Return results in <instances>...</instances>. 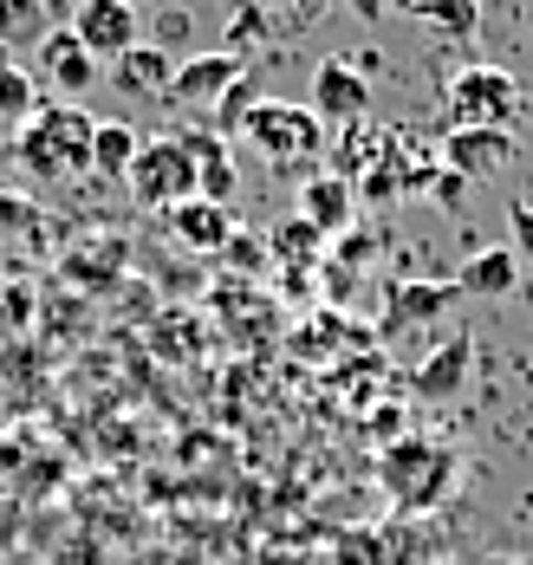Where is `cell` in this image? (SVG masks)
Instances as JSON below:
<instances>
[{"label":"cell","mask_w":533,"mask_h":565,"mask_svg":"<svg viewBox=\"0 0 533 565\" xmlns=\"http://www.w3.org/2000/svg\"><path fill=\"white\" fill-rule=\"evenodd\" d=\"M137 150H143V137L124 124V117H98V130H92V175H130L137 163Z\"/></svg>","instance_id":"19"},{"label":"cell","mask_w":533,"mask_h":565,"mask_svg":"<svg viewBox=\"0 0 533 565\" xmlns=\"http://www.w3.org/2000/svg\"><path fill=\"white\" fill-rule=\"evenodd\" d=\"M33 111H40V78L26 65H7V78H0V124H26Z\"/></svg>","instance_id":"23"},{"label":"cell","mask_w":533,"mask_h":565,"mask_svg":"<svg viewBox=\"0 0 533 565\" xmlns=\"http://www.w3.org/2000/svg\"><path fill=\"white\" fill-rule=\"evenodd\" d=\"M260 98H267V92H260V78H254V72H241L235 85H228V92H222V105H215V124H209V130H215V137H222V143H228V137H241V124H247V117H254V105H260Z\"/></svg>","instance_id":"21"},{"label":"cell","mask_w":533,"mask_h":565,"mask_svg":"<svg viewBox=\"0 0 533 565\" xmlns=\"http://www.w3.org/2000/svg\"><path fill=\"white\" fill-rule=\"evenodd\" d=\"M235 7H260V13H274V7H294V0H228V13Z\"/></svg>","instance_id":"29"},{"label":"cell","mask_w":533,"mask_h":565,"mask_svg":"<svg viewBox=\"0 0 533 565\" xmlns=\"http://www.w3.org/2000/svg\"><path fill=\"white\" fill-rule=\"evenodd\" d=\"M514 286H521V254L514 247H481L456 274V292H469V299H508Z\"/></svg>","instance_id":"16"},{"label":"cell","mask_w":533,"mask_h":565,"mask_svg":"<svg viewBox=\"0 0 533 565\" xmlns=\"http://www.w3.org/2000/svg\"><path fill=\"white\" fill-rule=\"evenodd\" d=\"M449 124H475V130H508L521 117V85L508 65H462L443 85Z\"/></svg>","instance_id":"4"},{"label":"cell","mask_w":533,"mask_h":565,"mask_svg":"<svg viewBox=\"0 0 533 565\" xmlns=\"http://www.w3.org/2000/svg\"><path fill=\"white\" fill-rule=\"evenodd\" d=\"M7 65H13V53H7V46H0V78H7Z\"/></svg>","instance_id":"30"},{"label":"cell","mask_w":533,"mask_h":565,"mask_svg":"<svg viewBox=\"0 0 533 565\" xmlns=\"http://www.w3.org/2000/svg\"><path fill=\"white\" fill-rule=\"evenodd\" d=\"M449 299H456V286H397V292H391V312H384V332L397 339V332H411V326L443 319Z\"/></svg>","instance_id":"18"},{"label":"cell","mask_w":533,"mask_h":565,"mask_svg":"<svg viewBox=\"0 0 533 565\" xmlns=\"http://www.w3.org/2000/svg\"><path fill=\"white\" fill-rule=\"evenodd\" d=\"M267 254H274V260H294V267H312V260L326 254V234H319L312 222H299V215H294V222H280V227H274Z\"/></svg>","instance_id":"22"},{"label":"cell","mask_w":533,"mask_h":565,"mask_svg":"<svg viewBox=\"0 0 533 565\" xmlns=\"http://www.w3.org/2000/svg\"><path fill=\"white\" fill-rule=\"evenodd\" d=\"M182 40H189V13L170 7V13L157 20V40H150V46H163V53H170V46H182Z\"/></svg>","instance_id":"26"},{"label":"cell","mask_w":533,"mask_h":565,"mask_svg":"<svg viewBox=\"0 0 533 565\" xmlns=\"http://www.w3.org/2000/svg\"><path fill=\"white\" fill-rule=\"evenodd\" d=\"M33 53H40V58H33V78H40V85H53L65 105H78V98L98 85V58L85 53V40H78L72 26H53Z\"/></svg>","instance_id":"8"},{"label":"cell","mask_w":533,"mask_h":565,"mask_svg":"<svg viewBox=\"0 0 533 565\" xmlns=\"http://www.w3.org/2000/svg\"><path fill=\"white\" fill-rule=\"evenodd\" d=\"M469 364H475V339L469 332H449V339L416 364L411 391L423 396V403H449V396H462V384H469Z\"/></svg>","instance_id":"13"},{"label":"cell","mask_w":533,"mask_h":565,"mask_svg":"<svg viewBox=\"0 0 533 565\" xmlns=\"http://www.w3.org/2000/svg\"><path fill=\"white\" fill-rule=\"evenodd\" d=\"M411 7H423V0H411Z\"/></svg>","instance_id":"34"},{"label":"cell","mask_w":533,"mask_h":565,"mask_svg":"<svg viewBox=\"0 0 533 565\" xmlns=\"http://www.w3.org/2000/svg\"><path fill=\"white\" fill-rule=\"evenodd\" d=\"M456 449H443V443H423V436H391V449L377 455V481L391 488V501L404 513L416 508H436V501H449V488H456Z\"/></svg>","instance_id":"2"},{"label":"cell","mask_w":533,"mask_h":565,"mask_svg":"<svg viewBox=\"0 0 533 565\" xmlns=\"http://www.w3.org/2000/svg\"><path fill=\"white\" fill-rule=\"evenodd\" d=\"M429 565H456V559H429Z\"/></svg>","instance_id":"32"},{"label":"cell","mask_w":533,"mask_h":565,"mask_svg":"<svg viewBox=\"0 0 533 565\" xmlns=\"http://www.w3.org/2000/svg\"><path fill=\"white\" fill-rule=\"evenodd\" d=\"M494 565H527V559H494Z\"/></svg>","instance_id":"31"},{"label":"cell","mask_w":533,"mask_h":565,"mask_svg":"<svg viewBox=\"0 0 533 565\" xmlns=\"http://www.w3.org/2000/svg\"><path fill=\"white\" fill-rule=\"evenodd\" d=\"M92 130H98V117L78 105H40L20 124L13 157L40 182H78V175H92Z\"/></svg>","instance_id":"1"},{"label":"cell","mask_w":533,"mask_h":565,"mask_svg":"<svg viewBox=\"0 0 533 565\" xmlns=\"http://www.w3.org/2000/svg\"><path fill=\"white\" fill-rule=\"evenodd\" d=\"M508 227H514V254H527V267H533V209L527 202L508 209Z\"/></svg>","instance_id":"27"},{"label":"cell","mask_w":533,"mask_h":565,"mask_svg":"<svg viewBox=\"0 0 533 565\" xmlns=\"http://www.w3.org/2000/svg\"><path fill=\"white\" fill-rule=\"evenodd\" d=\"M46 33H53L46 0H0V46H7V53H26V46H40Z\"/></svg>","instance_id":"20"},{"label":"cell","mask_w":533,"mask_h":565,"mask_svg":"<svg viewBox=\"0 0 533 565\" xmlns=\"http://www.w3.org/2000/svg\"><path fill=\"white\" fill-rule=\"evenodd\" d=\"M40 222V209H33V195H7L0 189V234H20V227Z\"/></svg>","instance_id":"25"},{"label":"cell","mask_w":533,"mask_h":565,"mask_svg":"<svg viewBox=\"0 0 533 565\" xmlns=\"http://www.w3.org/2000/svg\"><path fill=\"white\" fill-rule=\"evenodd\" d=\"M182 150H189V163H195V195L202 202H235V189H241V175H235V157H228V143L209 130V124H189L177 137Z\"/></svg>","instance_id":"12"},{"label":"cell","mask_w":533,"mask_h":565,"mask_svg":"<svg viewBox=\"0 0 533 565\" xmlns=\"http://www.w3.org/2000/svg\"><path fill=\"white\" fill-rule=\"evenodd\" d=\"M352 209H358L352 175H339V170L299 175V222H312L326 241H339V234L352 227Z\"/></svg>","instance_id":"11"},{"label":"cell","mask_w":533,"mask_h":565,"mask_svg":"<svg viewBox=\"0 0 533 565\" xmlns=\"http://www.w3.org/2000/svg\"><path fill=\"white\" fill-rule=\"evenodd\" d=\"M170 234H177V247H189V254H228V241H235V215H228L222 202L189 195L182 209H170Z\"/></svg>","instance_id":"14"},{"label":"cell","mask_w":533,"mask_h":565,"mask_svg":"<svg viewBox=\"0 0 533 565\" xmlns=\"http://www.w3.org/2000/svg\"><path fill=\"white\" fill-rule=\"evenodd\" d=\"M312 111L326 130H345L358 117H371V78L352 58H319L312 65Z\"/></svg>","instance_id":"7"},{"label":"cell","mask_w":533,"mask_h":565,"mask_svg":"<svg viewBox=\"0 0 533 565\" xmlns=\"http://www.w3.org/2000/svg\"><path fill=\"white\" fill-rule=\"evenodd\" d=\"M416 26L436 40V46H469L481 33V7L475 0H423L416 7Z\"/></svg>","instance_id":"17"},{"label":"cell","mask_w":533,"mask_h":565,"mask_svg":"<svg viewBox=\"0 0 533 565\" xmlns=\"http://www.w3.org/2000/svg\"><path fill=\"white\" fill-rule=\"evenodd\" d=\"M137 26H143V13L124 7V0H78V7H72V33L85 40V53L111 58V65L137 46Z\"/></svg>","instance_id":"9"},{"label":"cell","mask_w":533,"mask_h":565,"mask_svg":"<svg viewBox=\"0 0 533 565\" xmlns=\"http://www.w3.org/2000/svg\"><path fill=\"white\" fill-rule=\"evenodd\" d=\"M124 189H130L137 209L170 215V209H182V202L195 195V163H189V150H182L177 137H150V143L137 150L130 175H124Z\"/></svg>","instance_id":"5"},{"label":"cell","mask_w":533,"mask_h":565,"mask_svg":"<svg viewBox=\"0 0 533 565\" xmlns=\"http://www.w3.org/2000/svg\"><path fill=\"white\" fill-rule=\"evenodd\" d=\"M241 143L260 157V163H280V170H299L326 150V124L312 105H287V98H260L254 117L241 124Z\"/></svg>","instance_id":"3"},{"label":"cell","mask_w":533,"mask_h":565,"mask_svg":"<svg viewBox=\"0 0 533 565\" xmlns=\"http://www.w3.org/2000/svg\"><path fill=\"white\" fill-rule=\"evenodd\" d=\"M241 72H247V58L235 53H195V58H182L177 65V78H170V105H182V111H215L222 105V92L235 85Z\"/></svg>","instance_id":"10"},{"label":"cell","mask_w":533,"mask_h":565,"mask_svg":"<svg viewBox=\"0 0 533 565\" xmlns=\"http://www.w3.org/2000/svg\"><path fill=\"white\" fill-rule=\"evenodd\" d=\"M267 26H274V20H267V13H260V7H235V26H228V46H222V53L247 58V46H254V40H260V33H267Z\"/></svg>","instance_id":"24"},{"label":"cell","mask_w":533,"mask_h":565,"mask_svg":"<svg viewBox=\"0 0 533 565\" xmlns=\"http://www.w3.org/2000/svg\"><path fill=\"white\" fill-rule=\"evenodd\" d=\"M514 130H475V124H449L443 130V170H456L462 182H494V175L514 163Z\"/></svg>","instance_id":"6"},{"label":"cell","mask_w":533,"mask_h":565,"mask_svg":"<svg viewBox=\"0 0 533 565\" xmlns=\"http://www.w3.org/2000/svg\"><path fill=\"white\" fill-rule=\"evenodd\" d=\"M124 7H143V0H124Z\"/></svg>","instance_id":"33"},{"label":"cell","mask_w":533,"mask_h":565,"mask_svg":"<svg viewBox=\"0 0 533 565\" xmlns=\"http://www.w3.org/2000/svg\"><path fill=\"white\" fill-rule=\"evenodd\" d=\"M170 78H177V58L163 53V46H150V40H137L111 65V85H118L124 98H170Z\"/></svg>","instance_id":"15"},{"label":"cell","mask_w":533,"mask_h":565,"mask_svg":"<svg viewBox=\"0 0 533 565\" xmlns=\"http://www.w3.org/2000/svg\"><path fill=\"white\" fill-rule=\"evenodd\" d=\"M358 20H384V0H345Z\"/></svg>","instance_id":"28"}]
</instances>
